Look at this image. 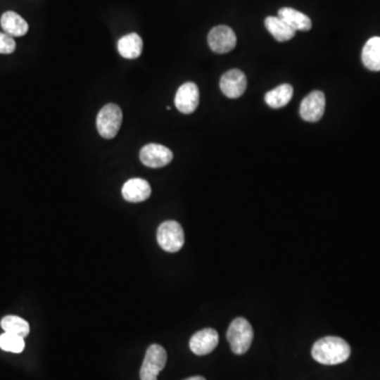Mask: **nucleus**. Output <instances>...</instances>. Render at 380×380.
I'll return each instance as SVG.
<instances>
[{"label":"nucleus","instance_id":"1","mask_svg":"<svg viewBox=\"0 0 380 380\" xmlns=\"http://www.w3.org/2000/svg\"><path fill=\"white\" fill-rule=\"evenodd\" d=\"M350 355V344L335 336H327L317 340L312 348V358L324 365H340L348 360Z\"/></svg>","mask_w":380,"mask_h":380},{"label":"nucleus","instance_id":"2","mask_svg":"<svg viewBox=\"0 0 380 380\" xmlns=\"http://www.w3.org/2000/svg\"><path fill=\"white\" fill-rule=\"evenodd\" d=\"M226 337L234 354H245L253 342V327L246 319L239 317L230 323Z\"/></svg>","mask_w":380,"mask_h":380},{"label":"nucleus","instance_id":"3","mask_svg":"<svg viewBox=\"0 0 380 380\" xmlns=\"http://www.w3.org/2000/svg\"><path fill=\"white\" fill-rule=\"evenodd\" d=\"M122 122L120 108L115 103H108L99 110L96 118V127L103 139H113L120 131Z\"/></svg>","mask_w":380,"mask_h":380},{"label":"nucleus","instance_id":"4","mask_svg":"<svg viewBox=\"0 0 380 380\" xmlns=\"http://www.w3.org/2000/svg\"><path fill=\"white\" fill-rule=\"evenodd\" d=\"M158 245L168 253H177L185 242L184 230L177 221H165L158 226L156 234Z\"/></svg>","mask_w":380,"mask_h":380},{"label":"nucleus","instance_id":"5","mask_svg":"<svg viewBox=\"0 0 380 380\" xmlns=\"http://www.w3.org/2000/svg\"><path fill=\"white\" fill-rule=\"evenodd\" d=\"M167 362V353L163 346L152 344L146 352L145 359L139 371L141 380H158V375Z\"/></svg>","mask_w":380,"mask_h":380},{"label":"nucleus","instance_id":"6","mask_svg":"<svg viewBox=\"0 0 380 380\" xmlns=\"http://www.w3.org/2000/svg\"><path fill=\"white\" fill-rule=\"evenodd\" d=\"M208 44L213 52L219 54L230 52L236 46V34L227 25H217L209 32Z\"/></svg>","mask_w":380,"mask_h":380},{"label":"nucleus","instance_id":"7","mask_svg":"<svg viewBox=\"0 0 380 380\" xmlns=\"http://www.w3.org/2000/svg\"><path fill=\"white\" fill-rule=\"evenodd\" d=\"M141 162L150 168H160L172 160L173 154L170 149L160 144H148L139 152Z\"/></svg>","mask_w":380,"mask_h":380},{"label":"nucleus","instance_id":"8","mask_svg":"<svg viewBox=\"0 0 380 380\" xmlns=\"http://www.w3.org/2000/svg\"><path fill=\"white\" fill-rule=\"evenodd\" d=\"M200 101V92L194 82H185L177 89L175 103L177 109L184 114L196 111Z\"/></svg>","mask_w":380,"mask_h":380},{"label":"nucleus","instance_id":"9","mask_svg":"<svg viewBox=\"0 0 380 380\" xmlns=\"http://www.w3.org/2000/svg\"><path fill=\"white\" fill-rule=\"evenodd\" d=\"M325 96L321 91H312L300 105V115L306 122H318L324 113Z\"/></svg>","mask_w":380,"mask_h":380},{"label":"nucleus","instance_id":"10","mask_svg":"<svg viewBox=\"0 0 380 380\" xmlns=\"http://www.w3.org/2000/svg\"><path fill=\"white\" fill-rule=\"evenodd\" d=\"M246 87V76L238 69L226 72L220 80V88L228 99H238L245 92Z\"/></svg>","mask_w":380,"mask_h":380},{"label":"nucleus","instance_id":"11","mask_svg":"<svg viewBox=\"0 0 380 380\" xmlns=\"http://www.w3.org/2000/svg\"><path fill=\"white\" fill-rule=\"evenodd\" d=\"M219 343V335L213 329H204L196 331L190 338V350L198 356H204L209 354L217 348Z\"/></svg>","mask_w":380,"mask_h":380},{"label":"nucleus","instance_id":"12","mask_svg":"<svg viewBox=\"0 0 380 380\" xmlns=\"http://www.w3.org/2000/svg\"><path fill=\"white\" fill-rule=\"evenodd\" d=\"M122 194L125 200L131 203L143 202L151 196V187L146 179H131L124 184Z\"/></svg>","mask_w":380,"mask_h":380},{"label":"nucleus","instance_id":"13","mask_svg":"<svg viewBox=\"0 0 380 380\" xmlns=\"http://www.w3.org/2000/svg\"><path fill=\"white\" fill-rule=\"evenodd\" d=\"M0 23H1L4 33L12 36V37H20V36L25 35L29 30L27 21L20 15L12 12V11L2 14Z\"/></svg>","mask_w":380,"mask_h":380},{"label":"nucleus","instance_id":"14","mask_svg":"<svg viewBox=\"0 0 380 380\" xmlns=\"http://www.w3.org/2000/svg\"><path fill=\"white\" fill-rule=\"evenodd\" d=\"M118 53L124 58L134 59L141 56L143 52V40L137 33L122 36L118 42Z\"/></svg>","mask_w":380,"mask_h":380},{"label":"nucleus","instance_id":"15","mask_svg":"<svg viewBox=\"0 0 380 380\" xmlns=\"http://www.w3.org/2000/svg\"><path fill=\"white\" fill-rule=\"evenodd\" d=\"M278 16L285 21L295 31H310L312 20L308 15L291 8H282L279 10Z\"/></svg>","mask_w":380,"mask_h":380},{"label":"nucleus","instance_id":"16","mask_svg":"<svg viewBox=\"0 0 380 380\" xmlns=\"http://www.w3.org/2000/svg\"><path fill=\"white\" fill-rule=\"evenodd\" d=\"M267 31L274 36L277 42H284L291 40L295 36L296 31L289 27L280 17L268 16L264 21Z\"/></svg>","mask_w":380,"mask_h":380},{"label":"nucleus","instance_id":"17","mask_svg":"<svg viewBox=\"0 0 380 380\" xmlns=\"http://www.w3.org/2000/svg\"><path fill=\"white\" fill-rule=\"evenodd\" d=\"M363 65L371 71H380V37L367 40L361 53Z\"/></svg>","mask_w":380,"mask_h":380},{"label":"nucleus","instance_id":"18","mask_svg":"<svg viewBox=\"0 0 380 380\" xmlns=\"http://www.w3.org/2000/svg\"><path fill=\"white\" fill-rule=\"evenodd\" d=\"M293 88L289 84H283L265 94V103L274 109H280L291 101Z\"/></svg>","mask_w":380,"mask_h":380},{"label":"nucleus","instance_id":"19","mask_svg":"<svg viewBox=\"0 0 380 380\" xmlns=\"http://www.w3.org/2000/svg\"><path fill=\"white\" fill-rule=\"evenodd\" d=\"M2 329L6 333L13 334V335L20 336V337L25 338L30 333V325L25 319L20 318L18 316H10L4 317L0 322Z\"/></svg>","mask_w":380,"mask_h":380},{"label":"nucleus","instance_id":"20","mask_svg":"<svg viewBox=\"0 0 380 380\" xmlns=\"http://www.w3.org/2000/svg\"><path fill=\"white\" fill-rule=\"evenodd\" d=\"M25 338L4 331L0 335V348L6 352L18 353L25 350Z\"/></svg>","mask_w":380,"mask_h":380},{"label":"nucleus","instance_id":"21","mask_svg":"<svg viewBox=\"0 0 380 380\" xmlns=\"http://www.w3.org/2000/svg\"><path fill=\"white\" fill-rule=\"evenodd\" d=\"M16 49V42L12 36L0 32V54H11Z\"/></svg>","mask_w":380,"mask_h":380},{"label":"nucleus","instance_id":"22","mask_svg":"<svg viewBox=\"0 0 380 380\" xmlns=\"http://www.w3.org/2000/svg\"><path fill=\"white\" fill-rule=\"evenodd\" d=\"M185 380H206V379H205L204 377H202V376H194V377H189Z\"/></svg>","mask_w":380,"mask_h":380}]
</instances>
